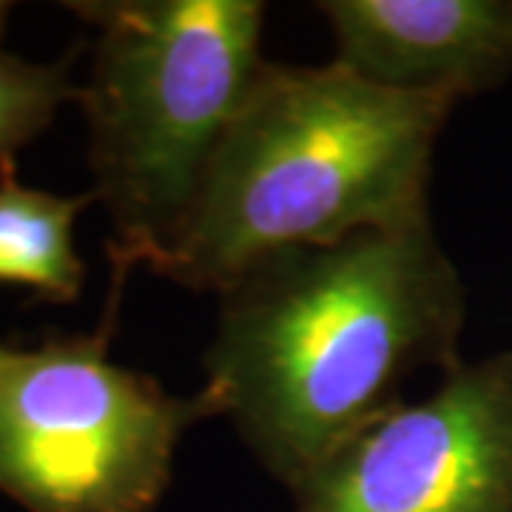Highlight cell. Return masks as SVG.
Returning <instances> with one entry per match:
<instances>
[{
	"label": "cell",
	"mask_w": 512,
	"mask_h": 512,
	"mask_svg": "<svg viewBox=\"0 0 512 512\" xmlns=\"http://www.w3.org/2000/svg\"><path fill=\"white\" fill-rule=\"evenodd\" d=\"M453 109L367 83L336 60H265L177 234L148 268L220 293L276 254L430 220L433 154Z\"/></svg>",
	"instance_id": "cell-2"
},
{
	"label": "cell",
	"mask_w": 512,
	"mask_h": 512,
	"mask_svg": "<svg viewBox=\"0 0 512 512\" xmlns=\"http://www.w3.org/2000/svg\"><path fill=\"white\" fill-rule=\"evenodd\" d=\"M9 3H0V40H3V32H6V18H9Z\"/></svg>",
	"instance_id": "cell-9"
},
{
	"label": "cell",
	"mask_w": 512,
	"mask_h": 512,
	"mask_svg": "<svg viewBox=\"0 0 512 512\" xmlns=\"http://www.w3.org/2000/svg\"><path fill=\"white\" fill-rule=\"evenodd\" d=\"M128 274L111 265L92 333L0 342V493L26 512H157L185 430L217 419L202 387L174 396L111 362Z\"/></svg>",
	"instance_id": "cell-4"
},
{
	"label": "cell",
	"mask_w": 512,
	"mask_h": 512,
	"mask_svg": "<svg viewBox=\"0 0 512 512\" xmlns=\"http://www.w3.org/2000/svg\"><path fill=\"white\" fill-rule=\"evenodd\" d=\"M464 319L430 220L285 251L220 291L202 390L293 495L402 410L413 376L461 365Z\"/></svg>",
	"instance_id": "cell-1"
},
{
	"label": "cell",
	"mask_w": 512,
	"mask_h": 512,
	"mask_svg": "<svg viewBox=\"0 0 512 512\" xmlns=\"http://www.w3.org/2000/svg\"><path fill=\"white\" fill-rule=\"evenodd\" d=\"M336 63L367 83L461 103L512 74V0H325Z\"/></svg>",
	"instance_id": "cell-6"
},
{
	"label": "cell",
	"mask_w": 512,
	"mask_h": 512,
	"mask_svg": "<svg viewBox=\"0 0 512 512\" xmlns=\"http://www.w3.org/2000/svg\"><path fill=\"white\" fill-rule=\"evenodd\" d=\"M92 26L80 106L109 262L151 265L177 234L202 174L262 72L259 0L72 3Z\"/></svg>",
	"instance_id": "cell-3"
},
{
	"label": "cell",
	"mask_w": 512,
	"mask_h": 512,
	"mask_svg": "<svg viewBox=\"0 0 512 512\" xmlns=\"http://www.w3.org/2000/svg\"><path fill=\"white\" fill-rule=\"evenodd\" d=\"M92 202L94 191L60 197L0 177V285L29 288L46 302H74L83 291L74 222Z\"/></svg>",
	"instance_id": "cell-7"
},
{
	"label": "cell",
	"mask_w": 512,
	"mask_h": 512,
	"mask_svg": "<svg viewBox=\"0 0 512 512\" xmlns=\"http://www.w3.org/2000/svg\"><path fill=\"white\" fill-rule=\"evenodd\" d=\"M74 52L57 63H32L0 52V177H15V154L52 126L66 100H80L69 69Z\"/></svg>",
	"instance_id": "cell-8"
},
{
	"label": "cell",
	"mask_w": 512,
	"mask_h": 512,
	"mask_svg": "<svg viewBox=\"0 0 512 512\" xmlns=\"http://www.w3.org/2000/svg\"><path fill=\"white\" fill-rule=\"evenodd\" d=\"M293 501V512H512V350L444 373Z\"/></svg>",
	"instance_id": "cell-5"
}]
</instances>
